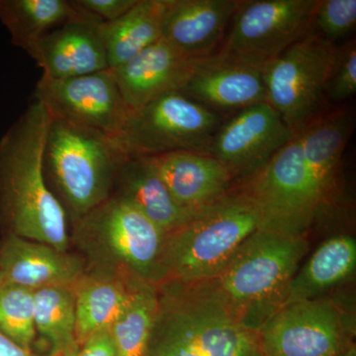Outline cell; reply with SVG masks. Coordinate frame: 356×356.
<instances>
[{
	"label": "cell",
	"instance_id": "obj_22",
	"mask_svg": "<svg viewBox=\"0 0 356 356\" xmlns=\"http://www.w3.org/2000/svg\"><path fill=\"white\" fill-rule=\"evenodd\" d=\"M355 269V238L350 235L332 236L316 250L290 281L285 304L318 298L353 277Z\"/></svg>",
	"mask_w": 356,
	"mask_h": 356
},
{
	"label": "cell",
	"instance_id": "obj_23",
	"mask_svg": "<svg viewBox=\"0 0 356 356\" xmlns=\"http://www.w3.org/2000/svg\"><path fill=\"white\" fill-rule=\"evenodd\" d=\"M163 10L165 0H137L118 19L100 24L110 70L127 64L163 38Z\"/></svg>",
	"mask_w": 356,
	"mask_h": 356
},
{
	"label": "cell",
	"instance_id": "obj_17",
	"mask_svg": "<svg viewBox=\"0 0 356 356\" xmlns=\"http://www.w3.org/2000/svg\"><path fill=\"white\" fill-rule=\"evenodd\" d=\"M86 259L69 252L20 236L4 235L0 242L2 283L28 288L74 286L86 273Z\"/></svg>",
	"mask_w": 356,
	"mask_h": 356
},
{
	"label": "cell",
	"instance_id": "obj_16",
	"mask_svg": "<svg viewBox=\"0 0 356 356\" xmlns=\"http://www.w3.org/2000/svg\"><path fill=\"white\" fill-rule=\"evenodd\" d=\"M161 38L113 72L131 109H139L161 96L181 92L199 63Z\"/></svg>",
	"mask_w": 356,
	"mask_h": 356
},
{
	"label": "cell",
	"instance_id": "obj_29",
	"mask_svg": "<svg viewBox=\"0 0 356 356\" xmlns=\"http://www.w3.org/2000/svg\"><path fill=\"white\" fill-rule=\"evenodd\" d=\"M356 92V44L350 41L339 48L325 95L334 102L348 99Z\"/></svg>",
	"mask_w": 356,
	"mask_h": 356
},
{
	"label": "cell",
	"instance_id": "obj_4",
	"mask_svg": "<svg viewBox=\"0 0 356 356\" xmlns=\"http://www.w3.org/2000/svg\"><path fill=\"white\" fill-rule=\"evenodd\" d=\"M308 248L305 236L259 229L236 250L214 280L243 327L257 334L284 305Z\"/></svg>",
	"mask_w": 356,
	"mask_h": 356
},
{
	"label": "cell",
	"instance_id": "obj_19",
	"mask_svg": "<svg viewBox=\"0 0 356 356\" xmlns=\"http://www.w3.org/2000/svg\"><path fill=\"white\" fill-rule=\"evenodd\" d=\"M156 170L178 205L200 209L232 191L228 168L210 154L173 152L152 156Z\"/></svg>",
	"mask_w": 356,
	"mask_h": 356
},
{
	"label": "cell",
	"instance_id": "obj_31",
	"mask_svg": "<svg viewBox=\"0 0 356 356\" xmlns=\"http://www.w3.org/2000/svg\"><path fill=\"white\" fill-rule=\"evenodd\" d=\"M77 356H117L110 329L95 332L79 344Z\"/></svg>",
	"mask_w": 356,
	"mask_h": 356
},
{
	"label": "cell",
	"instance_id": "obj_13",
	"mask_svg": "<svg viewBox=\"0 0 356 356\" xmlns=\"http://www.w3.org/2000/svg\"><path fill=\"white\" fill-rule=\"evenodd\" d=\"M294 135L268 103H259L222 123L209 154L226 166L233 178H250Z\"/></svg>",
	"mask_w": 356,
	"mask_h": 356
},
{
	"label": "cell",
	"instance_id": "obj_14",
	"mask_svg": "<svg viewBox=\"0 0 356 356\" xmlns=\"http://www.w3.org/2000/svg\"><path fill=\"white\" fill-rule=\"evenodd\" d=\"M264 65L229 54L204 58L184 95L214 110H243L266 102Z\"/></svg>",
	"mask_w": 356,
	"mask_h": 356
},
{
	"label": "cell",
	"instance_id": "obj_6",
	"mask_svg": "<svg viewBox=\"0 0 356 356\" xmlns=\"http://www.w3.org/2000/svg\"><path fill=\"white\" fill-rule=\"evenodd\" d=\"M264 220L254 200L241 189L206 206L195 217L165 235L159 283L214 280Z\"/></svg>",
	"mask_w": 356,
	"mask_h": 356
},
{
	"label": "cell",
	"instance_id": "obj_12",
	"mask_svg": "<svg viewBox=\"0 0 356 356\" xmlns=\"http://www.w3.org/2000/svg\"><path fill=\"white\" fill-rule=\"evenodd\" d=\"M34 97L53 118L95 129L118 139L132 111L110 69L65 79L43 74L35 88Z\"/></svg>",
	"mask_w": 356,
	"mask_h": 356
},
{
	"label": "cell",
	"instance_id": "obj_18",
	"mask_svg": "<svg viewBox=\"0 0 356 356\" xmlns=\"http://www.w3.org/2000/svg\"><path fill=\"white\" fill-rule=\"evenodd\" d=\"M241 3L238 0H165L163 38L189 57H210Z\"/></svg>",
	"mask_w": 356,
	"mask_h": 356
},
{
	"label": "cell",
	"instance_id": "obj_8",
	"mask_svg": "<svg viewBox=\"0 0 356 356\" xmlns=\"http://www.w3.org/2000/svg\"><path fill=\"white\" fill-rule=\"evenodd\" d=\"M221 125L214 110L182 92H172L132 109L119 140L131 156L173 152L209 154Z\"/></svg>",
	"mask_w": 356,
	"mask_h": 356
},
{
	"label": "cell",
	"instance_id": "obj_28",
	"mask_svg": "<svg viewBox=\"0 0 356 356\" xmlns=\"http://www.w3.org/2000/svg\"><path fill=\"white\" fill-rule=\"evenodd\" d=\"M356 0H322L314 14L312 30L336 44L355 29Z\"/></svg>",
	"mask_w": 356,
	"mask_h": 356
},
{
	"label": "cell",
	"instance_id": "obj_7",
	"mask_svg": "<svg viewBox=\"0 0 356 356\" xmlns=\"http://www.w3.org/2000/svg\"><path fill=\"white\" fill-rule=\"evenodd\" d=\"M165 234L127 201L111 195L74 222V241L88 266L159 282Z\"/></svg>",
	"mask_w": 356,
	"mask_h": 356
},
{
	"label": "cell",
	"instance_id": "obj_32",
	"mask_svg": "<svg viewBox=\"0 0 356 356\" xmlns=\"http://www.w3.org/2000/svg\"><path fill=\"white\" fill-rule=\"evenodd\" d=\"M0 356H36L0 332Z\"/></svg>",
	"mask_w": 356,
	"mask_h": 356
},
{
	"label": "cell",
	"instance_id": "obj_9",
	"mask_svg": "<svg viewBox=\"0 0 356 356\" xmlns=\"http://www.w3.org/2000/svg\"><path fill=\"white\" fill-rule=\"evenodd\" d=\"M337 50L312 30L264 65L266 102L295 134L317 118Z\"/></svg>",
	"mask_w": 356,
	"mask_h": 356
},
{
	"label": "cell",
	"instance_id": "obj_2",
	"mask_svg": "<svg viewBox=\"0 0 356 356\" xmlns=\"http://www.w3.org/2000/svg\"><path fill=\"white\" fill-rule=\"evenodd\" d=\"M51 120L46 107L35 100L0 139V227L3 236L69 252L67 213L44 172Z\"/></svg>",
	"mask_w": 356,
	"mask_h": 356
},
{
	"label": "cell",
	"instance_id": "obj_20",
	"mask_svg": "<svg viewBox=\"0 0 356 356\" xmlns=\"http://www.w3.org/2000/svg\"><path fill=\"white\" fill-rule=\"evenodd\" d=\"M139 278L102 267H86L74 286L77 346L95 332L111 327L127 309Z\"/></svg>",
	"mask_w": 356,
	"mask_h": 356
},
{
	"label": "cell",
	"instance_id": "obj_30",
	"mask_svg": "<svg viewBox=\"0 0 356 356\" xmlns=\"http://www.w3.org/2000/svg\"><path fill=\"white\" fill-rule=\"evenodd\" d=\"M74 4L102 23L111 22L120 18L137 0H74Z\"/></svg>",
	"mask_w": 356,
	"mask_h": 356
},
{
	"label": "cell",
	"instance_id": "obj_3",
	"mask_svg": "<svg viewBox=\"0 0 356 356\" xmlns=\"http://www.w3.org/2000/svg\"><path fill=\"white\" fill-rule=\"evenodd\" d=\"M156 286L147 356H261L257 332L241 324L214 280Z\"/></svg>",
	"mask_w": 356,
	"mask_h": 356
},
{
	"label": "cell",
	"instance_id": "obj_24",
	"mask_svg": "<svg viewBox=\"0 0 356 356\" xmlns=\"http://www.w3.org/2000/svg\"><path fill=\"white\" fill-rule=\"evenodd\" d=\"M81 14L69 0H0V21L13 44L27 54L44 35Z\"/></svg>",
	"mask_w": 356,
	"mask_h": 356
},
{
	"label": "cell",
	"instance_id": "obj_25",
	"mask_svg": "<svg viewBox=\"0 0 356 356\" xmlns=\"http://www.w3.org/2000/svg\"><path fill=\"white\" fill-rule=\"evenodd\" d=\"M35 327L50 343V355L76 346V295L74 286L35 290Z\"/></svg>",
	"mask_w": 356,
	"mask_h": 356
},
{
	"label": "cell",
	"instance_id": "obj_27",
	"mask_svg": "<svg viewBox=\"0 0 356 356\" xmlns=\"http://www.w3.org/2000/svg\"><path fill=\"white\" fill-rule=\"evenodd\" d=\"M34 292L16 285L0 284V332L29 350L36 337Z\"/></svg>",
	"mask_w": 356,
	"mask_h": 356
},
{
	"label": "cell",
	"instance_id": "obj_1",
	"mask_svg": "<svg viewBox=\"0 0 356 356\" xmlns=\"http://www.w3.org/2000/svg\"><path fill=\"white\" fill-rule=\"evenodd\" d=\"M353 115L317 117L277 152L241 191L254 200L264 229L305 236L331 206Z\"/></svg>",
	"mask_w": 356,
	"mask_h": 356
},
{
	"label": "cell",
	"instance_id": "obj_10",
	"mask_svg": "<svg viewBox=\"0 0 356 356\" xmlns=\"http://www.w3.org/2000/svg\"><path fill=\"white\" fill-rule=\"evenodd\" d=\"M355 336V315L318 297L285 304L257 332L261 356H344Z\"/></svg>",
	"mask_w": 356,
	"mask_h": 356
},
{
	"label": "cell",
	"instance_id": "obj_5",
	"mask_svg": "<svg viewBox=\"0 0 356 356\" xmlns=\"http://www.w3.org/2000/svg\"><path fill=\"white\" fill-rule=\"evenodd\" d=\"M129 156L118 138L51 117L44 147V177L72 222L112 195Z\"/></svg>",
	"mask_w": 356,
	"mask_h": 356
},
{
	"label": "cell",
	"instance_id": "obj_33",
	"mask_svg": "<svg viewBox=\"0 0 356 356\" xmlns=\"http://www.w3.org/2000/svg\"><path fill=\"white\" fill-rule=\"evenodd\" d=\"M77 350H79V346H74V348H70V350L64 351V353H58V355L53 356H77Z\"/></svg>",
	"mask_w": 356,
	"mask_h": 356
},
{
	"label": "cell",
	"instance_id": "obj_26",
	"mask_svg": "<svg viewBox=\"0 0 356 356\" xmlns=\"http://www.w3.org/2000/svg\"><path fill=\"white\" fill-rule=\"evenodd\" d=\"M156 311V285L140 281L127 309L110 327L117 356H147Z\"/></svg>",
	"mask_w": 356,
	"mask_h": 356
},
{
	"label": "cell",
	"instance_id": "obj_35",
	"mask_svg": "<svg viewBox=\"0 0 356 356\" xmlns=\"http://www.w3.org/2000/svg\"><path fill=\"white\" fill-rule=\"evenodd\" d=\"M1 283H2L1 278H0V284H1Z\"/></svg>",
	"mask_w": 356,
	"mask_h": 356
},
{
	"label": "cell",
	"instance_id": "obj_11",
	"mask_svg": "<svg viewBox=\"0 0 356 356\" xmlns=\"http://www.w3.org/2000/svg\"><path fill=\"white\" fill-rule=\"evenodd\" d=\"M318 0L242 1L222 53L266 65L312 31Z\"/></svg>",
	"mask_w": 356,
	"mask_h": 356
},
{
	"label": "cell",
	"instance_id": "obj_15",
	"mask_svg": "<svg viewBox=\"0 0 356 356\" xmlns=\"http://www.w3.org/2000/svg\"><path fill=\"white\" fill-rule=\"evenodd\" d=\"M100 24L99 20L81 10L79 17L42 37L29 55L43 69L44 76L54 79L109 69Z\"/></svg>",
	"mask_w": 356,
	"mask_h": 356
},
{
	"label": "cell",
	"instance_id": "obj_21",
	"mask_svg": "<svg viewBox=\"0 0 356 356\" xmlns=\"http://www.w3.org/2000/svg\"><path fill=\"white\" fill-rule=\"evenodd\" d=\"M112 195L137 208L165 235L184 226L202 209H187L175 202L152 156H129L118 173Z\"/></svg>",
	"mask_w": 356,
	"mask_h": 356
},
{
	"label": "cell",
	"instance_id": "obj_34",
	"mask_svg": "<svg viewBox=\"0 0 356 356\" xmlns=\"http://www.w3.org/2000/svg\"><path fill=\"white\" fill-rule=\"evenodd\" d=\"M344 356H356V346L355 343L351 344Z\"/></svg>",
	"mask_w": 356,
	"mask_h": 356
}]
</instances>
